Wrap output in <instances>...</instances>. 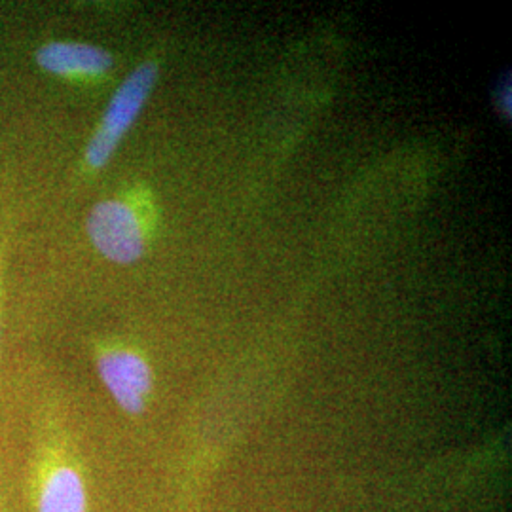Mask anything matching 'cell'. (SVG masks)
Segmentation results:
<instances>
[{"instance_id":"6da1fadb","label":"cell","mask_w":512,"mask_h":512,"mask_svg":"<svg viewBox=\"0 0 512 512\" xmlns=\"http://www.w3.org/2000/svg\"><path fill=\"white\" fill-rule=\"evenodd\" d=\"M152 203L147 192L135 188L128 196L95 203L86 220L88 238L99 255L128 266L145 255L150 234Z\"/></svg>"},{"instance_id":"277c9868","label":"cell","mask_w":512,"mask_h":512,"mask_svg":"<svg viewBox=\"0 0 512 512\" xmlns=\"http://www.w3.org/2000/svg\"><path fill=\"white\" fill-rule=\"evenodd\" d=\"M97 372L112 399L128 414L145 410L152 372L147 361L131 349H105L97 357Z\"/></svg>"},{"instance_id":"5b68a950","label":"cell","mask_w":512,"mask_h":512,"mask_svg":"<svg viewBox=\"0 0 512 512\" xmlns=\"http://www.w3.org/2000/svg\"><path fill=\"white\" fill-rule=\"evenodd\" d=\"M88 497L80 473L71 465H57L44 476L37 512H86Z\"/></svg>"},{"instance_id":"3957f363","label":"cell","mask_w":512,"mask_h":512,"mask_svg":"<svg viewBox=\"0 0 512 512\" xmlns=\"http://www.w3.org/2000/svg\"><path fill=\"white\" fill-rule=\"evenodd\" d=\"M33 57L42 73L80 84L99 82L114 69L110 52L86 42L50 40L40 44Z\"/></svg>"},{"instance_id":"7a4b0ae2","label":"cell","mask_w":512,"mask_h":512,"mask_svg":"<svg viewBox=\"0 0 512 512\" xmlns=\"http://www.w3.org/2000/svg\"><path fill=\"white\" fill-rule=\"evenodd\" d=\"M158 80V65L154 61L141 63L120 88L112 95L109 107L105 110L99 126L84 150V167L90 173H97L109 164L112 154L124 139L141 110L147 103L148 95L154 90Z\"/></svg>"},{"instance_id":"8992f818","label":"cell","mask_w":512,"mask_h":512,"mask_svg":"<svg viewBox=\"0 0 512 512\" xmlns=\"http://www.w3.org/2000/svg\"><path fill=\"white\" fill-rule=\"evenodd\" d=\"M10 219L4 217L0 222V306H2V296H4V274H6V260H8V249H10V239H12V228H10Z\"/></svg>"}]
</instances>
